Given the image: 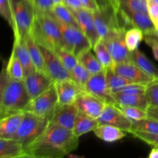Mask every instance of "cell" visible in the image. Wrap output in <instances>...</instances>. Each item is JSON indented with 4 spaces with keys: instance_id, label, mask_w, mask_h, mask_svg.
Instances as JSON below:
<instances>
[{
    "instance_id": "cell-16",
    "label": "cell",
    "mask_w": 158,
    "mask_h": 158,
    "mask_svg": "<svg viewBox=\"0 0 158 158\" xmlns=\"http://www.w3.org/2000/svg\"><path fill=\"white\" fill-rule=\"evenodd\" d=\"M113 70L135 83L148 85V83L155 80L154 78L143 72L133 62L117 63L114 65Z\"/></svg>"
},
{
    "instance_id": "cell-39",
    "label": "cell",
    "mask_w": 158,
    "mask_h": 158,
    "mask_svg": "<svg viewBox=\"0 0 158 158\" xmlns=\"http://www.w3.org/2000/svg\"><path fill=\"white\" fill-rule=\"evenodd\" d=\"M145 96L149 106L158 107V82L154 80L147 85Z\"/></svg>"
},
{
    "instance_id": "cell-43",
    "label": "cell",
    "mask_w": 158,
    "mask_h": 158,
    "mask_svg": "<svg viewBox=\"0 0 158 158\" xmlns=\"http://www.w3.org/2000/svg\"><path fill=\"white\" fill-rule=\"evenodd\" d=\"M148 14L158 30V0H148Z\"/></svg>"
},
{
    "instance_id": "cell-1",
    "label": "cell",
    "mask_w": 158,
    "mask_h": 158,
    "mask_svg": "<svg viewBox=\"0 0 158 158\" xmlns=\"http://www.w3.org/2000/svg\"><path fill=\"white\" fill-rule=\"evenodd\" d=\"M79 137L73 131L49 121L46 131L25 149L26 157L62 158L76 151Z\"/></svg>"
},
{
    "instance_id": "cell-53",
    "label": "cell",
    "mask_w": 158,
    "mask_h": 158,
    "mask_svg": "<svg viewBox=\"0 0 158 158\" xmlns=\"http://www.w3.org/2000/svg\"><path fill=\"white\" fill-rule=\"evenodd\" d=\"M111 1H114V2H116V0H111Z\"/></svg>"
},
{
    "instance_id": "cell-23",
    "label": "cell",
    "mask_w": 158,
    "mask_h": 158,
    "mask_svg": "<svg viewBox=\"0 0 158 158\" xmlns=\"http://www.w3.org/2000/svg\"><path fill=\"white\" fill-rule=\"evenodd\" d=\"M0 157H26L23 145L15 139L0 138Z\"/></svg>"
},
{
    "instance_id": "cell-12",
    "label": "cell",
    "mask_w": 158,
    "mask_h": 158,
    "mask_svg": "<svg viewBox=\"0 0 158 158\" xmlns=\"http://www.w3.org/2000/svg\"><path fill=\"white\" fill-rule=\"evenodd\" d=\"M25 86L31 100L40 96L54 84V82L46 73L35 71L24 77Z\"/></svg>"
},
{
    "instance_id": "cell-20",
    "label": "cell",
    "mask_w": 158,
    "mask_h": 158,
    "mask_svg": "<svg viewBox=\"0 0 158 158\" xmlns=\"http://www.w3.org/2000/svg\"><path fill=\"white\" fill-rule=\"evenodd\" d=\"M12 49H14V51L15 52L22 66H23L25 77L36 71L33 63H32V59H31L29 50H28L25 38H14Z\"/></svg>"
},
{
    "instance_id": "cell-49",
    "label": "cell",
    "mask_w": 158,
    "mask_h": 158,
    "mask_svg": "<svg viewBox=\"0 0 158 158\" xmlns=\"http://www.w3.org/2000/svg\"><path fill=\"white\" fill-rule=\"evenodd\" d=\"M150 36H151V38L153 39V40H155L156 42H157V43H158V36H157V34H154V35H150Z\"/></svg>"
},
{
    "instance_id": "cell-36",
    "label": "cell",
    "mask_w": 158,
    "mask_h": 158,
    "mask_svg": "<svg viewBox=\"0 0 158 158\" xmlns=\"http://www.w3.org/2000/svg\"><path fill=\"white\" fill-rule=\"evenodd\" d=\"M120 9L148 12V0H116Z\"/></svg>"
},
{
    "instance_id": "cell-41",
    "label": "cell",
    "mask_w": 158,
    "mask_h": 158,
    "mask_svg": "<svg viewBox=\"0 0 158 158\" xmlns=\"http://www.w3.org/2000/svg\"><path fill=\"white\" fill-rule=\"evenodd\" d=\"M147 85L140 84V83H131L127 86L120 87L114 91L115 93H122L126 94H145Z\"/></svg>"
},
{
    "instance_id": "cell-2",
    "label": "cell",
    "mask_w": 158,
    "mask_h": 158,
    "mask_svg": "<svg viewBox=\"0 0 158 158\" xmlns=\"http://www.w3.org/2000/svg\"><path fill=\"white\" fill-rule=\"evenodd\" d=\"M31 98L23 81L11 78L3 66L0 83V115L1 117L19 111H24Z\"/></svg>"
},
{
    "instance_id": "cell-44",
    "label": "cell",
    "mask_w": 158,
    "mask_h": 158,
    "mask_svg": "<svg viewBox=\"0 0 158 158\" xmlns=\"http://www.w3.org/2000/svg\"><path fill=\"white\" fill-rule=\"evenodd\" d=\"M144 40L147 44L151 46L153 54H154V57L158 61V43L153 40L150 35H144Z\"/></svg>"
},
{
    "instance_id": "cell-8",
    "label": "cell",
    "mask_w": 158,
    "mask_h": 158,
    "mask_svg": "<svg viewBox=\"0 0 158 158\" xmlns=\"http://www.w3.org/2000/svg\"><path fill=\"white\" fill-rule=\"evenodd\" d=\"M127 30L117 29L111 32L106 38L102 40L107 47L115 64L131 62V52L125 41Z\"/></svg>"
},
{
    "instance_id": "cell-7",
    "label": "cell",
    "mask_w": 158,
    "mask_h": 158,
    "mask_svg": "<svg viewBox=\"0 0 158 158\" xmlns=\"http://www.w3.org/2000/svg\"><path fill=\"white\" fill-rule=\"evenodd\" d=\"M58 103V94L54 83L49 89L31 100L25 109V111H29L40 117H46L49 120L50 116Z\"/></svg>"
},
{
    "instance_id": "cell-30",
    "label": "cell",
    "mask_w": 158,
    "mask_h": 158,
    "mask_svg": "<svg viewBox=\"0 0 158 158\" xmlns=\"http://www.w3.org/2000/svg\"><path fill=\"white\" fill-rule=\"evenodd\" d=\"M94 52L96 54V56L100 62L102 66H103L105 69H112L114 68L115 63L108 50L107 47L106 46L105 43L103 40L100 39L93 47Z\"/></svg>"
},
{
    "instance_id": "cell-19",
    "label": "cell",
    "mask_w": 158,
    "mask_h": 158,
    "mask_svg": "<svg viewBox=\"0 0 158 158\" xmlns=\"http://www.w3.org/2000/svg\"><path fill=\"white\" fill-rule=\"evenodd\" d=\"M25 111L12 113L1 117L0 138L14 139L24 117Z\"/></svg>"
},
{
    "instance_id": "cell-32",
    "label": "cell",
    "mask_w": 158,
    "mask_h": 158,
    "mask_svg": "<svg viewBox=\"0 0 158 158\" xmlns=\"http://www.w3.org/2000/svg\"><path fill=\"white\" fill-rule=\"evenodd\" d=\"M106 75L108 87L112 93H114L119 88L123 87V86L131 84V83H135L123 77V76L117 74L112 69H106Z\"/></svg>"
},
{
    "instance_id": "cell-18",
    "label": "cell",
    "mask_w": 158,
    "mask_h": 158,
    "mask_svg": "<svg viewBox=\"0 0 158 158\" xmlns=\"http://www.w3.org/2000/svg\"><path fill=\"white\" fill-rule=\"evenodd\" d=\"M60 104H73L77 97L83 92V89L73 80L55 83Z\"/></svg>"
},
{
    "instance_id": "cell-21",
    "label": "cell",
    "mask_w": 158,
    "mask_h": 158,
    "mask_svg": "<svg viewBox=\"0 0 158 158\" xmlns=\"http://www.w3.org/2000/svg\"><path fill=\"white\" fill-rule=\"evenodd\" d=\"M116 105L120 106H133L147 110L149 106L145 94H126L122 93L113 94Z\"/></svg>"
},
{
    "instance_id": "cell-50",
    "label": "cell",
    "mask_w": 158,
    "mask_h": 158,
    "mask_svg": "<svg viewBox=\"0 0 158 158\" xmlns=\"http://www.w3.org/2000/svg\"><path fill=\"white\" fill-rule=\"evenodd\" d=\"M53 2L54 5H57V4H60V3H62L63 0H52Z\"/></svg>"
},
{
    "instance_id": "cell-37",
    "label": "cell",
    "mask_w": 158,
    "mask_h": 158,
    "mask_svg": "<svg viewBox=\"0 0 158 158\" xmlns=\"http://www.w3.org/2000/svg\"><path fill=\"white\" fill-rule=\"evenodd\" d=\"M117 106L120 108L123 114L131 120H140L148 117L147 110L140 108L133 107V106Z\"/></svg>"
},
{
    "instance_id": "cell-6",
    "label": "cell",
    "mask_w": 158,
    "mask_h": 158,
    "mask_svg": "<svg viewBox=\"0 0 158 158\" xmlns=\"http://www.w3.org/2000/svg\"><path fill=\"white\" fill-rule=\"evenodd\" d=\"M63 39L64 49L73 52L77 57L93 48L92 44L84 32L78 27L57 21Z\"/></svg>"
},
{
    "instance_id": "cell-11",
    "label": "cell",
    "mask_w": 158,
    "mask_h": 158,
    "mask_svg": "<svg viewBox=\"0 0 158 158\" xmlns=\"http://www.w3.org/2000/svg\"><path fill=\"white\" fill-rule=\"evenodd\" d=\"M99 124H109L117 127L127 133L131 129L133 121L123 114L114 103H106L103 112L97 118Z\"/></svg>"
},
{
    "instance_id": "cell-15",
    "label": "cell",
    "mask_w": 158,
    "mask_h": 158,
    "mask_svg": "<svg viewBox=\"0 0 158 158\" xmlns=\"http://www.w3.org/2000/svg\"><path fill=\"white\" fill-rule=\"evenodd\" d=\"M106 104L98 97L84 91L79 95L75 102V105L80 112L95 119L100 117Z\"/></svg>"
},
{
    "instance_id": "cell-52",
    "label": "cell",
    "mask_w": 158,
    "mask_h": 158,
    "mask_svg": "<svg viewBox=\"0 0 158 158\" xmlns=\"http://www.w3.org/2000/svg\"><path fill=\"white\" fill-rule=\"evenodd\" d=\"M157 36H158V30L157 31Z\"/></svg>"
},
{
    "instance_id": "cell-38",
    "label": "cell",
    "mask_w": 158,
    "mask_h": 158,
    "mask_svg": "<svg viewBox=\"0 0 158 158\" xmlns=\"http://www.w3.org/2000/svg\"><path fill=\"white\" fill-rule=\"evenodd\" d=\"M0 13L13 30L15 28V24H14L13 12H12L11 0H0Z\"/></svg>"
},
{
    "instance_id": "cell-17",
    "label": "cell",
    "mask_w": 158,
    "mask_h": 158,
    "mask_svg": "<svg viewBox=\"0 0 158 158\" xmlns=\"http://www.w3.org/2000/svg\"><path fill=\"white\" fill-rule=\"evenodd\" d=\"M120 9L125 14L131 26L133 27L138 28L143 31L144 35H152L157 34V29L148 12L132 11L129 9Z\"/></svg>"
},
{
    "instance_id": "cell-33",
    "label": "cell",
    "mask_w": 158,
    "mask_h": 158,
    "mask_svg": "<svg viewBox=\"0 0 158 158\" xmlns=\"http://www.w3.org/2000/svg\"><path fill=\"white\" fill-rule=\"evenodd\" d=\"M144 39V33L143 31L137 27H131L127 30L125 34V41L127 46L131 52L138 49V46Z\"/></svg>"
},
{
    "instance_id": "cell-55",
    "label": "cell",
    "mask_w": 158,
    "mask_h": 158,
    "mask_svg": "<svg viewBox=\"0 0 158 158\" xmlns=\"http://www.w3.org/2000/svg\"></svg>"
},
{
    "instance_id": "cell-10",
    "label": "cell",
    "mask_w": 158,
    "mask_h": 158,
    "mask_svg": "<svg viewBox=\"0 0 158 158\" xmlns=\"http://www.w3.org/2000/svg\"><path fill=\"white\" fill-rule=\"evenodd\" d=\"M43 55L46 73L54 83L71 80L70 73L65 68L53 51L40 46Z\"/></svg>"
},
{
    "instance_id": "cell-45",
    "label": "cell",
    "mask_w": 158,
    "mask_h": 158,
    "mask_svg": "<svg viewBox=\"0 0 158 158\" xmlns=\"http://www.w3.org/2000/svg\"><path fill=\"white\" fill-rule=\"evenodd\" d=\"M62 3H63L70 10H78L83 8L80 0H63Z\"/></svg>"
},
{
    "instance_id": "cell-42",
    "label": "cell",
    "mask_w": 158,
    "mask_h": 158,
    "mask_svg": "<svg viewBox=\"0 0 158 158\" xmlns=\"http://www.w3.org/2000/svg\"><path fill=\"white\" fill-rule=\"evenodd\" d=\"M35 11L43 12V13L50 14L53 9L54 3L52 0H32Z\"/></svg>"
},
{
    "instance_id": "cell-40",
    "label": "cell",
    "mask_w": 158,
    "mask_h": 158,
    "mask_svg": "<svg viewBox=\"0 0 158 158\" xmlns=\"http://www.w3.org/2000/svg\"><path fill=\"white\" fill-rule=\"evenodd\" d=\"M127 134H131L134 137L140 139L148 144L154 147H158V134H149L137 131H130Z\"/></svg>"
},
{
    "instance_id": "cell-24",
    "label": "cell",
    "mask_w": 158,
    "mask_h": 158,
    "mask_svg": "<svg viewBox=\"0 0 158 158\" xmlns=\"http://www.w3.org/2000/svg\"><path fill=\"white\" fill-rule=\"evenodd\" d=\"M25 40H26L28 50H29V54H30L31 59H32V63H33L35 69L37 71L46 73L43 55L42 53L40 46L35 42V39H34L33 35H32V32H30L25 36Z\"/></svg>"
},
{
    "instance_id": "cell-13",
    "label": "cell",
    "mask_w": 158,
    "mask_h": 158,
    "mask_svg": "<svg viewBox=\"0 0 158 158\" xmlns=\"http://www.w3.org/2000/svg\"><path fill=\"white\" fill-rule=\"evenodd\" d=\"M71 12L77 19L80 29L87 36L94 47V45L100 40V37L97 32L93 12L84 8L78 10H71Z\"/></svg>"
},
{
    "instance_id": "cell-54",
    "label": "cell",
    "mask_w": 158,
    "mask_h": 158,
    "mask_svg": "<svg viewBox=\"0 0 158 158\" xmlns=\"http://www.w3.org/2000/svg\"><path fill=\"white\" fill-rule=\"evenodd\" d=\"M157 148H158V147H157Z\"/></svg>"
},
{
    "instance_id": "cell-28",
    "label": "cell",
    "mask_w": 158,
    "mask_h": 158,
    "mask_svg": "<svg viewBox=\"0 0 158 158\" xmlns=\"http://www.w3.org/2000/svg\"><path fill=\"white\" fill-rule=\"evenodd\" d=\"M77 59L79 63H81L91 75L98 73L105 69L97 57L92 53L91 49L80 54Z\"/></svg>"
},
{
    "instance_id": "cell-27",
    "label": "cell",
    "mask_w": 158,
    "mask_h": 158,
    "mask_svg": "<svg viewBox=\"0 0 158 158\" xmlns=\"http://www.w3.org/2000/svg\"><path fill=\"white\" fill-rule=\"evenodd\" d=\"M49 15H52L55 19L60 22V23L80 28V26H79L76 18L74 17L73 12L63 3L54 5L52 12Z\"/></svg>"
},
{
    "instance_id": "cell-46",
    "label": "cell",
    "mask_w": 158,
    "mask_h": 158,
    "mask_svg": "<svg viewBox=\"0 0 158 158\" xmlns=\"http://www.w3.org/2000/svg\"><path fill=\"white\" fill-rule=\"evenodd\" d=\"M80 2L84 9L90 10L92 12H94L99 8L97 0H80Z\"/></svg>"
},
{
    "instance_id": "cell-22",
    "label": "cell",
    "mask_w": 158,
    "mask_h": 158,
    "mask_svg": "<svg viewBox=\"0 0 158 158\" xmlns=\"http://www.w3.org/2000/svg\"><path fill=\"white\" fill-rule=\"evenodd\" d=\"M94 133L98 138L108 143L118 141L127 136V133L117 127L109 124H99Z\"/></svg>"
},
{
    "instance_id": "cell-9",
    "label": "cell",
    "mask_w": 158,
    "mask_h": 158,
    "mask_svg": "<svg viewBox=\"0 0 158 158\" xmlns=\"http://www.w3.org/2000/svg\"><path fill=\"white\" fill-rule=\"evenodd\" d=\"M83 91L98 97L106 103L116 104L113 93L108 87L106 69L98 73L91 75L83 88Z\"/></svg>"
},
{
    "instance_id": "cell-14",
    "label": "cell",
    "mask_w": 158,
    "mask_h": 158,
    "mask_svg": "<svg viewBox=\"0 0 158 158\" xmlns=\"http://www.w3.org/2000/svg\"><path fill=\"white\" fill-rule=\"evenodd\" d=\"M79 110L73 104H60L58 103L50 116L49 121L73 131L75 126Z\"/></svg>"
},
{
    "instance_id": "cell-51",
    "label": "cell",
    "mask_w": 158,
    "mask_h": 158,
    "mask_svg": "<svg viewBox=\"0 0 158 158\" xmlns=\"http://www.w3.org/2000/svg\"><path fill=\"white\" fill-rule=\"evenodd\" d=\"M157 80V81L158 82V77H157V79H156V80Z\"/></svg>"
},
{
    "instance_id": "cell-26",
    "label": "cell",
    "mask_w": 158,
    "mask_h": 158,
    "mask_svg": "<svg viewBox=\"0 0 158 158\" xmlns=\"http://www.w3.org/2000/svg\"><path fill=\"white\" fill-rule=\"evenodd\" d=\"M98 125L99 122L97 119L93 118L79 111L73 131L75 135L80 137L90 131H94Z\"/></svg>"
},
{
    "instance_id": "cell-35",
    "label": "cell",
    "mask_w": 158,
    "mask_h": 158,
    "mask_svg": "<svg viewBox=\"0 0 158 158\" xmlns=\"http://www.w3.org/2000/svg\"><path fill=\"white\" fill-rule=\"evenodd\" d=\"M59 57L61 63L69 73L79 63L77 57L73 52H69L63 47H60L53 51Z\"/></svg>"
},
{
    "instance_id": "cell-4",
    "label": "cell",
    "mask_w": 158,
    "mask_h": 158,
    "mask_svg": "<svg viewBox=\"0 0 158 158\" xmlns=\"http://www.w3.org/2000/svg\"><path fill=\"white\" fill-rule=\"evenodd\" d=\"M49 122L48 118L25 111L23 121L14 139L18 140L24 149H26L46 131Z\"/></svg>"
},
{
    "instance_id": "cell-48",
    "label": "cell",
    "mask_w": 158,
    "mask_h": 158,
    "mask_svg": "<svg viewBox=\"0 0 158 158\" xmlns=\"http://www.w3.org/2000/svg\"><path fill=\"white\" fill-rule=\"evenodd\" d=\"M149 158H158V148L157 147H154L150 152L149 155H148Z\"/></svg>"
},
{
    "instance_id": "cell-34",
    "label": "cell",
    "mask_w": 158,
    "mask_h": 158,
    "mask_svg": "<svg viewBox=\"0 0 158 158\" xmlns=\"http://www.w3.org/2000/svg\"><path fill=\"white\" fill-rule=\"evenodd\" d=\"M91 74L80 63H77V66L70 72L71 80L78 85L83 90Z\"/></svg>"
},
{
    "instance_id": "cell-3",
    "label": "cell",
    "mask_w": 158,
    "mask_h": 158,
    "mask_svg": "<svg viewBox=\"0 0 158 158\" xmlns=\"http://www.w3.org/2000/svg\"><path fill=\"white\" fill-rule=\"evenodd\" d=\"M32 34L39 46L55 51L63 46V39L56 20L51 15L35 11Z\"/></svg>"
},
{
    "instance_id": "cell-29",
    "label": "cell",
    "mask_w": 158,
    "mask_h": 158,
    "mask_svg": "<svg viewBox=\"0 0 158 158\" xmlns=\"http://www.w3.org/2000/svg\"><path fill=\"white\" fill-rule=\"evenodd\" d=\"M8 75L13 80L17 81H23L24 80V71L23 66L17 56L16 53L12 49L7 65L4 66Z\"/></svg>"
},
{
    "instance_id": "cell-47",
    "label": "cell",
    "mask_w": 158,
    "mask_h": 158,
    "mask_svg": "<svg viewBox=\"0 0 158 158\" xmlns=\"http://www.w3.org/2000/svg\"><path fill=\"white\" fill-rule=\"evenodd\" d=\"M147 113H148V117L158 120V107L149 106L147 109Z\"/></svg>"
},
{
    "instance_id": "cell-31",
    "label": "cell",
    "mask_w": 158,
    "mask_h": 158,
    "mask_svg": "<svg viewBox=\"0 0 158 158\" xmlns=\"http://www.w3.org/2000/svg\"><path fill=\"white\" fill-rule=\"evenodd\" d=\"M132 127L130 131H141L149 134H158V120L155 119L148 117L142 120H132Z\"/></svg>"
},
{
    "instance_id": "cell-5",
    "label": "cell",
    "mask_w": 158,
    "mask_h": 158,
    "mask_svg": "<svg viewBox=\"0 0 158 158\" xmlns=\"http://www.w3.org/2000/svg\"><path fill=\"white\" fill-rule=\"evenodd\" d=\"M15 28L14 38H25L32 31L35 19V6L32 0H11Z\"/></svg>"
},
{
    "instance_id": "cell-25",
    "label": "cell",
    "mask_w": 158,
    "mask_h": 158,
    "mask_svg": "<svg viewBox=\"0 0 158 158\" xmlns=\"http://www.w3.org/2000/svg\"><path fill=\"white\" fill-rule=\"evenodd\" d=\"M131 62H133L137 67L140 68L148 76L154 80L157 79L158 77V68L140 49H137L131 52Z\"/></svg>"
}]
</instances>
